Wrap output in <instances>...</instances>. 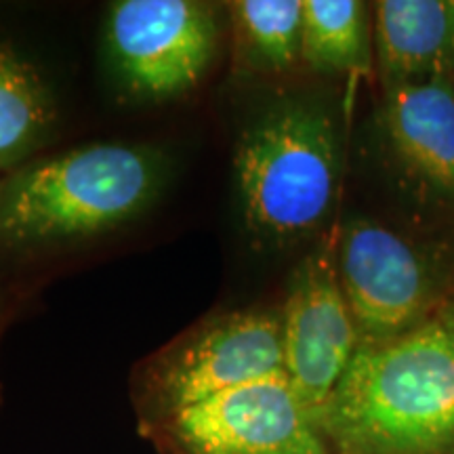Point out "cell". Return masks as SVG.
Segmentation results:
<instances>
[{
    "label": "cell",
    "mask_w": 454,
    "mask_h": 454,
    "mask_svg": "<svg viewBox=\"0 0 454 454\" xmlns=\"http://www.w3.org/2000/svg\"><path fill=\"white\" fill-rule=\"evenodd\" d=\"M317 429L333 454H454V356L438 317L357 348Z\"/></svg>",
    "instance_id": "obj_1"
},
{
    "label": "cell",
    "mask_w": 454,
    "mask_h": 454,
    "mask_svg": "<svg viewBox=\"0 0 454 454\" xmlns=\"http://www.w3.org/2000/svg\"><path fill=\"white\" fill-rule=\"evenodd\" d=\"M164 179L160 152L118 141L26 164L0 185V244L36 247L116 230L156 200Z\"/></svg>",
    "instance_id": "obj_2"
},
{
    "label": "cell",
    "mask_w": 454,
    "mask_h": 454,
    "mask_svg": "<svg viewBox=\"0 0 454 454\" xmlns=\"http://www.w3.org/2000/svg\"><path fill=\"white\" fill-rule=\"evenodd\" d=\"M238 200L248 236L288 247L331 217L340 185V145L325 107L282 101L242 130L234 150Z\"/></svg>",
    "instance_id": "obj_3"
},
{
    "label": "cell",
    "mask_w": 454,
    "mask_h": 454,
    "mask_svg": "<svg viewBox=\"0 0 454 454\" xmlns=\"http://www.w3.org/2000/svg\"><path fill=\"white\" fill-rule=\"evenodd\" d=\"M219 11L200 0H118L107 9L106 49L118 81L147 101L184 98L217 57Z\"/></svg>",
    "instance_id": "obj_4"
},
{
    "label": "cell",
    "mask_w": 454,
    "mask_h": 454,
    "mask_svg": "<svg viewBox=\"0 0 454 454\" xmlns=\"http://www.w3.org/2000/svg\"><path fill=\"white\" fill-rule=\"evenodd\" d=\"M284 372L282 322L268 311H230L192 328L152 366L162 417Z\"/></svg>",
    "instance_id": "obj_5"
},
{
    "label": "cell",
    "mask_w": 454,
    "mask_h": 454,
    "mask_svg": "<svg viewBox=\"0 0 454 454\" xmlns=\"http://www.w3.org/2000/svg\"><path fill=\"white\" fill-rule=\"evenodd\" d=\"M284 372L314 423L354 360L357 333L337 271V231L299 263L282 311Z\"/></svg>",
    "instance_id": "obj_6"
},
{
    "label": "cell",
    "mask_w": 454,
    "mask_h": 454,
    "mask_svg": "<svg viewBox=\"0 0 454 454\" xmlns=\"http://www.w3.org/2000/svg\"><path fill=\"white\" fill-rule=\"evenodd\" d=\"M164 421L179 454H333L286 377L244 385Z\"/></svg>",
    "instance_id": "obj_7"
},
{
    "label": "cell",
    "mask_w": 454,
    "mask_h": 454,
    "mask_svg": "<svg viewBox=\"0 0 454 454\" xmlns=\"http://www.w3.org/2000/svg\"><path fill=\"white\" fill-rule=\"evenodd\" d=\"M337 271L357 348L402 337L425 322L427 271L411 244L389 227L371 219H351L339 227Z\"/></svg>",
    "instance_id": "obj_8"
},
{
    "label": "cell",
    "mask_w": 454,
    "mask_h": 454,
    "mask_svg": "<svg viewBox=\"0 0 454 454\" xmlns=\"http://www.w3.org/2000/svg\"><path fill=\"white\" fill-rule=\"evenodd\" d=\"M372 47L385 87L450 78L454 0H381L374 4Z\"/></svg>",
    "instance_id": "obj_9"
},
{
    "label": "cell",
    "mask_w": 454,
    "mask_h": 454,
    "mask_svg": "<svg viewBox=\"0 0 454 454\" xmlns=\"http://www.w3.org/2000/svg\"><path fill=\"white\" fill-rule=\"evenodd\" d=\"M385 130L412 173L454 198V87L450 78L387 87Z\"/></svg>",
    "instance_id": "obj_10"
},
{
    "label": "cell",
    "mask_w": 454,
    "mask_h": 454,
    "mask_svg": "<svg viewBox=\"0 0 454 454\" xmlns=\"http://www.w3.org/2000/svg\"><path fill=\"white\" fill-rule=\"evenodd\" d=\"M53 95L32 61L13 44L0 41V164H11L36 150L53 130Z\"/></svg>",
    "instance_id": "obj_11"
},
{
    "label": "cell",
    "mask_w": 454,
    "mask_h": 454,
    "mask_svg": "<svg viewBox=\"0 0 454 454\" xmlns=\"http://www.w3.org/2000/svg\"><path fill=\"white\" fill-rule=\"evenodd\" d=\"M368 7L360 0H303L301 59L317 72L366 74L372 67Z\"/></svg>",
    "instance_id": "obj_12"
},
{
    "label": "cell",
    "mask_w": 454,
    "mask_h": 454,
    "mask_svg": "<svg viewBox=\"0 0 454 454\" xmlns=\"http://www.w3.org/2000/svg\"><path fill=\"white\" fill-rule=\"evenodd\" d=\"M238 64L284 72L301 57L303 0H236L230 4Z\"/></svg>",
    "instance_id": "obj_13"
},
{
    "label": "cell",
    "mask_w": 454,
    "mask_h": 454,
    "mask_svg": "<svg viewBox=\"0 0 454 454\" xmlns=\"http://www.w3.org/2000/svg\"><path fill=\"white\" fill-rule=\"evenodd\" d=\"M438 320H440L442 331H444L446 339H448V345H450V351L454 356V305H452V308H448L444 314L438 317Z\"/></svg>",
    "instance_id": "obj_14"
},
{
    "label": "cell",
    "mask_w": 454,
    "mask_h": 454,
    "mask_svg": "<svg viewBox=\"0 0 454 454\" xmlns=\"http://www.w3.org/2000/svg\"><path fill=\"white\" fill-rule=\"evenodd\" d=\"M4 170H7V167H4V164H0V185H3V181H4Z\"/></svg>",
    "instance_id": "obj_15"
}]
</instances>
